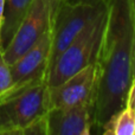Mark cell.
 Listing matches in <instances>:
<instances>
[{
    "instance_id": "13",
    "label": "cell",
    "mask_w": 135,
    "mask_h": 135,
    "mask_svg": "<svg viewBox=\"0 0 135 135\" xmlns=\"http://www.w3.org/2000/svg\"><path fill=\"white\" fill-rule=\"evenodd\" d=\"M61 4L66 5H98L105 0H58Z\"/></svg>"
},
{
    "instance_id": "9",
    "label": "cell",
    "mask_w": 135,
    "mask_h": 135,
    "mask_svg": "<svg viewBox=\"0 0 135 135\" xmlns=\"http://www.w3.org/2000/svg\"><path fill=\"white\" fill-rule=\"evenodd\" d=\"M33 2L35 0H5L0 23V50L2 52L12 42Z\"/></svg>"
},
{
    "instance_id": "12",
    "label": "cell",
    "mask_w": 135,
    "mask_h": 135,
    "mask_svg": "<svg viewBox=\"0 0 135 135\" xmlns=\"http://www.w3.org/2000/svg\"><path fill=\"white\" fill-rule=\"evenodd\" d=\"M23 135H47L46 114L44 116H42L40 119L36 120L35 122H32L23 132Z\"/></svg>"
},
{
    "instance_id": "15",
    "label": "cell",
    "mask_w": 135,
    "mask_h": 135,
    "mask_svg": "<svg viewBox=\"0 0 135 135\" xmlns=\"http://www.w3.org/2000/svg\"><path fill=\"white\" fill-rule=\"evenodd\" d=\"M4 4H5V0H0V23H1L2 11H4Z\"/></svg>"
},
{
    "instance_id": "3",
    "label": "cell",
    "mask_w": 135,
    "mask_h": 135,
    "mask_svg": "<svg viewBox=\"0 0 135 135\" xmlns=\"http://www.w3.org/2000/svg\"><path fill=\"white\" fill-rule=\"evenodd\" d=\"M46 79L36 82L0 101V135H23L49 112Z\"/></svg>"
},
{
    "instance_id": "4",
    "label": "cell",
    "mask_w": 135,
    "mask_h": 135,
    "mask_svg": "<svg viewBox=\"0 0 135 135\" xmlns=\"http://www.w3.org/2000/svg\"><path fill=\"white\" fill-rule=\"evenodd\" d=\"M104 6L105 1L98 5H66L56 0L51 19L52 43L49 69Z\"/></svg>"
},
{
    "instance_id": "2",
    "label": "cell",
    "mask_w": 135,
    "mask_h": 135,
    "mask_svg": "<svg viewBox=\"0 0 135 135\" xmlns=\"http://www.w3.org/2000/svg\"><path fill=\"white\" fill-rule=\"evenodd\" d=\"M107 24V4L77 38L57 57L47 71L49 88L57 86L90 64L96 63Z\"/></svg>"
},
{
    "instance_id": "6",
    "label": "cell",
    "mask_w": 135,
    "mask_h": 135,
    "mask_svg": "<svg viewBox=\"0 0 135 135\" xmlns=\"http://www.w3.org/2000/svg\"><path fill=\"white\" fill-rule=\"evenodd\" d=\"M51 25L36 44H33L20 58L11 65L13 89L11 94L17 93L36 82L46 79L51 52ZM7 97V96H6Z\"/></svg>"
},
{
    "instance_id": "11",
    "label": "cell",
    "mask_w": 135,
    "mask_h": 135,
    "mask_svg": "<svg viewBox=\"0 0 135 135\" xmlns=\"http://www.w3.org/2000/svg\"><path fill=\"white\" fill-rule=\"evenodd\" d=\"M13 89L11 65L6 62L4 52L0 50V101L8 96Z\"/></svg>"
},
{
    "instance_id": "10",
    "label": "cell",
    "mask_w": 135,
    "mask_h": 135,
    "mask_svg": "<svg viewBox=\"0 0 135 135\" xmlns=\"http://www.w3.org/2000/svg\"><path fill=\"white\" fill-rule=\"evenodd\" d=\"M104 135H135V110L124 105L102 126Z\"/></svg>"
},
{
    "instance_id": "8",
    "label": "cell",
    "mask_w": 135,
    "mask_h": 135,
    "mask_svg": "<svg viewBox=\"0 0 135 135\" xmlns=\"http://www.w3.org/2000/svg\"><path fill=\"white\" fill-rule=\"evenodd\" d=\"M47 135H89L95 126V101L46 113Z\"/></svg>"
},
{
    "instance_id": "7",
    "label": "cell",
    "mask_w": 135,
    "mask_h": 135,
    "mask_svg": "<svg viewBox=\"0 0 135 135\" xmlns=\"http://www.w3.org/2000/svg\"><path fill=\"white\" fill-rule=\"evenodd\" d=\"M96 84L97 69L96 63H94L72 75L59 85L49 88V109L74 107L88 101H95Z\"/></svg>"
},
{
    "instance_id": "1",
    "label": "cell",
    "mask_w": 135,
    "mask_h": 135,
    "mask_svg": "<svg viewBox=\"0 0 135 135\" xmlns=\"http://www.w3.org/2000/svg\"><path fill=\"white\" fill-rule=\"evenodd\" d=\"M107 24L96 61L95 126H102L126 105L132 83L134 17L131 0H105Z\"/></svg>"
},
{
    "instance_id": "16",
    "label": "cell",
    "mask_w": 135,
    "mask_h": 135,
    "mask_svg": "<svg viewBox=\"0 0 135 135\" xmlns=\"http://www.w3.org/2000/svg\"><path fill=\"white\" fill-rule=\"evenodd\" d=\"M131 7H132V12H133V17L135 21V0H131Z\"/></svg>"
},
{
    "instance_id": "14",
    "label": "cell",
    "mask_w": 135,
    "mask_h": 135,
    "mask_svg": "<svg viewBox=\"0 0 135 135\" xmlns=\"http://www.w3.org/2000/svg\"><path fill=\"white\" fill-rule=\"evenodd\" d=\"M132 77L135 78V21H134V35H133V64H132Z\"/></svg>"
},
{
    "instance_id": "5",
    "label": "cell",
    "mask_w": 135,
    "mask_h": 135,
    "mask_svg": "<svg viewBox=\"0 0 135 135\" xmlns=\"http://www.w3.org/2000/svg\"><path fill=\"white\" fill-rule=\"evenodd\" d=\"M55 4L56 0H35L16 36L4 51V57L9 65L36 44L50 27Z\"/></svg>"
}]
</instances>
